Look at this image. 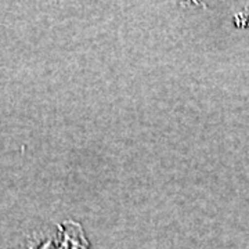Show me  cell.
<instances>
[{
	"mask_svg": "<svg viewBox=\"0 0 249 249\" xmlns=\"http://www.w3.org/2000/svg\"><path fill=\"white\" fill-rule=\"evenodd\" d=\"M60 242L58 249H90L82 224L75 220H65L58 224Z\"/></svg>",
	"mask_w": 249,
	"mask_h": 249,
	"instance_id": "obj_1",
	"label": "cell"
},
{
	"mask_svg": "<svg viewBox=\"0 0 249 249\" xmlns=\"http://www.w3.org/2000/svg\"><path fill=\"white\" fill-rule=\"evenodd\" d=\"M36 249H58V247H57L55 241L49 240V241H45L43 244H40V245H39Z\"/></svg>",
	"mask_w": 249,
	"mask_h": 249,
	"instance_id": "obj_2",
	"label": "cell"
},
{
	"mask_svg": "<svg viewBox=\"0 0 249 249\" xmlns=\"http://www.w3.org/2000/svg\"><path fill=\"white\" fill-rule=\"evenodd\" d=\"M245 6H247V7H245V10H244V14H240V16H247V17H248V19H249V3L248 4H245ZM249 24V22H248Z\"/></svg>",
	"mask_w": 249,
	"mask_h": 249,
	"instance_id": "obj_3",
	"label": "cell"
}]
</instances>
